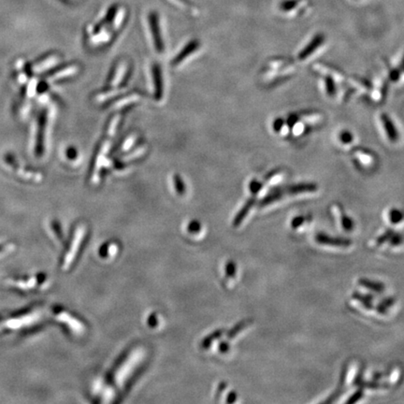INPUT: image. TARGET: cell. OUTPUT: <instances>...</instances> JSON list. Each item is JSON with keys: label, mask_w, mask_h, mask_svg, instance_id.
Listing matches in <instances>:
<instances>
[{"label": "cell", "mask_w": 404, "mask_h": 404, "mask_svg": "<svg viewBox=\"0 0 404 404\" xmlns=\"http://www.w3.org/2000/svg\"><path fill=\"white\" fill-rule=\"evenodd\" d=\"M324 42H325V36L323 34H317V35L314 36V38L312 39V41L300 51V53L299 54V59L303 61L308 57H310L313 54H314V52L316 50L322 46Z\"/></svg>", "instance_id": "6da1fadb"}, {"label": "cell", "mask_w": 404, "mask_h": 404, "mask_svg": "<svg viewBox=\"0 0 404 404\" xmlns=\"http://www.w3.org/2000/svg\"><path fill=\"white\" fill-rule=\"evenodd\" d=\"M316 242L318 244H325V245H332V246H341V247H347L352 244V242L349 239H342V238H335L328 236L327 234L320 233L316 235Z\"/></svg>", "instance_id": "7a4b0ae2"}, {"label": "cell", "mask_w": 404, "mask_h": 404, "mask_svg": "<svg viewBox=\"0 0 404 404\" xmlns=\"http://www.w3.org/2000/svg\"><path fill=\"white\" fill-rule=\"evenodd\" d=\"M149 21L150 26L152 28V33H153V41L155 43V47L158 51L162 52L163 50V42L161 39L160 28H159V22H158V16L156 14H151L149 16Z\"/></svg>", "instance_id": "3957f363"}, {"label": "cell", "mask_w": 404, "mask_h": 404, "mask_svg": "<svg viewBox=\"0 0 404 404\" xmlns=\"http://www.w3.org/2000/svg\"><path fill=\"white\" fill-rule=\"evenodd\" d=\"M380 119H381V123H382V125L383 126V130L386 134L388 139L391 140L392 142H396L397 139H398V133H397L396 126L394 125V123L392 122V120L385 113L381 114Z\"/></svg>", "instance_id": "277c9868"}, {"label": "cell", "mask_w": 404, "mask_h": 404, "mask_svg": "<svg viewBox=\"0 0 404 404\" xmlns=\"http://www.w3.org/2000/svg\"><path fill=\"white\" fill-rule=\"evenodd\" d=\"M317 190V185L311 182H301L293 184L286 188V192L289 195H295L304 194V193H314Z\"/></svg>", "instance_id": "5b68a950"}, {"label": "cell", "mask_w": 404, "mask_h": 404, "mask_svg": "<svg viewBox=\"0 0 404 404\" xmlns=\"http://www.w3.org/2000/svg\"><path fill=\"white\" fill-rule=\"evenodd\" d=\"M126 63L125 62H119L117 65L114 67V70L112 71V76L110 77L109 79V84L111 86H116L118 85L121 82V80L126 76L124 75L126 72Z\"/></svg>", "instance_id": "8992f818"}, {"label": "cell", "mask_w": 404, "mask_h": 404, "mask_svg": "<svg viewBox=\"0 0 404 404\" xmlns=\"http://www.w3.org/2000/svg\"><path fill=\"white\" fill-rule=\"evenodd\" d=\"M314 69H315L317 71H319L321 73H324L326 76L333 78L335 81H339V82L343 81V76H342V74L340 71L333 70V69L329 68L328 66H325L324 64H315L314 66Z\"/></svg>", "instance_id": "52a82bcc"}, {"label": "cell", "mask_w": 404, "mask_h": 404, "mask_svg": "<svg viewBox=\"0 0 404 404\" xmlns=\"http://www.w3.org/2000/svg\"><path fill=\"white\" fill-rule=\"evenodd\" d=\"M122 115L121 114H114L112 119L108 122L106 127V134L108 136H114L116 131L118 130L119 126L122 122Z\"/></svg>", "instance_id": "ba28073f"}, {"label": "cell", "mask_w": 404, "mask_h": 404, "mask_svg": "<svg viewBox=\"0 0 404 404\" xmlns=\"http://www.w3.org/2000/svg\"><path fill=\"white\" fill-rule=\"evenodd\" d=\"M284 193L285 192L283 189L277 188L273 190L272 193H270L262 201L260 202V206H267L273 202L278 201L284 196Z\"/></svg>", "instance_id": "9c48e42d"}, {"label": "cell", "mask_w": 404, "mask_h": 404, "mask_svg": "<svg viewBox=\"0 0 404 404\" xmlns=\"http://www.w3.org/2000/svg\"><path fill=\"white\" fill-rule=\"evenodd\" d=\"M197 47H198V43H197L196 41L189 43L188 45L183 49V51L181 52V54L175 58L173 64L176 65V64L181 63V61H182L184 58H186V56H188L192 52H194V51L197 49Z\"/></svg>", "instance_id": "30bf717a"}, {"label": "cell", "mask_w": 404, "mask_h": 404, "mask_svg": "<svg viewBox=\"0 0 404 404\" xmlns=\"http://www.w3.org/2000/svg\"><path fill=\"white\" fill-rule=\"evenodd\" d=\"M358 282H359V284L361 286H364V287H367L370 290H373L375 292L381 293L384 289L383 284L379 283V282H374V281L368 280V279H360Z\"/></svg>", "instance_id": "8fae6325"}, {"label": "cell", "mask_w": 404, "mask_h": 404, "mask_svg": "<svg viewBox=\"0 0 404 404\" xmlns=\"http://www.w3.org/2000/svg\"><path fill=\"white\" fill-rule=\"evenodd\" d=\"M153 81L155 84V89H156V96L158 98L162 96V76H161L160 69L158 66L153 67Z\"/></svg>", "instance_id": "7c38bea8"}, {"label": "cell", "mask_w": 404, "mask_h": 404, "mask_svg": "<svg viewBox=\"0 0 404 404\" xmlns=\"http://www.w3.org/2000/svg\"><path fill=\"white\" fill-rule=\"evenodd\" d=\"M299 3H300L299 0H283L280 3V10L285 13L290 12L297 7L299 5Z\"/></svg>", "instance_id": "4fadbf2b"}, {"label": "cell", "mask_w": 404, "mask_h": 404, "mask_svg": "<svg viewBox=\"0 0 404 404\" xmlns=\"http://www.w3.org/2000/svg\"><path fill=\"white\" fill-rule=\"evenodd\" d=\"M138 139V136L136 134H129V136H127L126 139H124L123 143L121 144V147H119V151H126L128 150L130 147L133 146V144L136 142V140Z\"/></svg>", "instance_id": "5bb4252c"}, {"label": "cell", "mask_w": 404, "mask_h": 404, "mask_svg": "<svg viewBox=\"0 0 404 404\" xmlns=\"http://www.w3.org/2000/svg\"><path fill=\"white\" fill-rule=\"evenodd\" d=\"M351 84H353L355 88H358L359 90L364 91V92H367L370 89V85L362 79H358V78L351 79Z\"/></svg>", "instance_id": "9a60e30c"}, {"label": "cell", "mask_w": 404, "mask_h": 404, "mask_svg": "<svg viewBox=\"0 0 404 404\" xmlns=\"http://www.w3.org/2000/svg\"><path fill=\"white\" fill-rule=\"evenodd\" d=\"M325 82V88L328 93V96H333L336 93V84H335V80L331 77L327 76L324 80Z\"/></svg>", "instance_id": "2e32d148"}, {"label": "cell", "mask_w": 404, "mask_h": 404, "mask_svg": "<svg viewBox=\"0 0 404 404\" xmlns=\"http://www.w3.org/2000/svg\"><path fill=\"white\" fill-rule=\"evenodd\" d=\"M147 152V146L146 145H142V146H139L136 151H134L133 153H129L128 155H127V157H126V161H132L135 160V159H137V158H139L140 156H142L143 154H145Z\"/></svg>", "instance_id": "e0dca14e"}, {"label": "cell", "mask_w": 404, "mask_h": 404, "mask_svg": "<svg viewBox=\"0 0 404 404\" xmlns=\"http://www.w3.org/2000/svg\"><path fill=\"white\" fill-rule=\"evenodd\" d=\"M355 156L357 157V159L360 161L363 164H370L373 161V157L371 156L370 153L368 152H364V151H357L355 153Z\"/></svg>", "instance_id": "ac0fdd59"}, {"label": "cell", "mask_w": 404, "mask_h": 404, "mask_svg": "<svg viewBox=\"0 0 404 404\" xmlns=\"http://www.w3.org/2000/svg\"><path fill=\"white\" fill-rule=\"evenodd\" d=\"M404 213L397 209H392L389 213V219L393 224L399 223L403 220Z\"/></svg>", "instance_id": "d6986e66"}, {"label": "cell", "mask_w": 404, "mask_h": 404, "mask_svg": "<svg viewBox=\"0 0 404 404\" xmlns=\"http://www.w3.org/2000/svg\"><path fill=\"white\" fill-rule=\"evenodd\" d=\"M340 210V213H341V224H342V228H343L344 230H353V229H354V222H353V220H352L351 218H349L348 216H346L345 214H343L342 210Z\"/></svg>", "instance_id": "ffe728a7"}, {"label": "cell", "mask_w": 404, "mask_h": 404, "mask_svg": "<svg viewBox=\"0 0 404 404\" xmlns=\"http://www.w3.org/2000/svg\"><path fill=\"white\" fill-rule=\"evenodd\" d=\"M301 119L309 124H315L321 121L322 115L318 113H308V114H303L301 116Z\"/></svg>", "instance_id": "44dd1931"}, {"label": "cell", "mask_w": 404, "mask_h": 404, "mask_svg": "<svg viewBox=\"0 0 404 404\" xmlns=\"http://www.w3.org/2000/svg\"><path fill=\"white\" fill-rule=\"evenodd\" d=\"M340 140L343 144H351L354 140V136L352 133L349 132L348 130H342L340 133Z\"/></svg>", "instance_id": "7402d4cb"}, {"label": "cell", "mask_w": 404, "mask_h": 404, "mask_svg": "<svg viewBox=\"0 0 404 404\" xmlns=\"http://www.w3.org/2000/svg\"><path fill=\"white\" fill-rule=\"evenodd\" d=\"M273 129L276 132H281V131H285V133L287 132V126L286 125L285 120L279 118L276 119L273 123Z\"/></svg>", "instance_id": "603a6c76"}, {"label": "cell", "mask_w": 404, "mask_h": 404, "mask_svg": "<svg viewBox=\"0 0 404 404\" xmlns=\"http://www.w3.org/2000/svg\"><path fill=\"white\" fill-rule=\"evenodd\" d=\"M253 204H254V199H251V200H249V201L247 202V204L244 206L243 211H242V212L239 214V216H238L237 223H241V222L243 221L244 216H246V214H248V212H249V210L251 209Z\"/></svg>", "instance_id": "cb8c5ba5"}, {"label": "cell", "mask_w": 404, "mask_h": 404, "mask_svg": "<svg viewBox=\"0 0 404 404\" xmlns=\"http://www.w3.org/2000/svg\"><path fill=\"white\" fill-rule=\"evenodd\" d=\"M304 221H305V217H304V216H297V217H295V218L293 219V221L291 222V227L294 228V229H296V228L301 226Z\"/></svg>", "instance_id": "d4e9b609"}, {"label": "cell", "mask_w": 404, "mask_h": 404, "mask_svg": "<svg viewBox=\"0 0 404 404\" xmlns=\"http://www.w3.org/2000/svg\"><path fill=\"white\" fill-rule=\"evenodd\" d=\"M262 188V183L258 181H253L250 184V189L254 194H257Z\"/></svg>", "instance_id": "484cf974"}, {"label": "cell", "mask_w": 404, "mask_h": 404, "mask_svg": "<svg viewBox=\"0 0 404 404\" xmlns=\"http://www.w3.org/2000/svg\"><path fill=\"white\" fill-rule=\"evenodd\" d=\"M393 234H394V233H393L392 230L386 231L383 235H382L381 237L378 239V244H383L385 241H389V239H390L391 236H392Z\"/></svg>", "instance_id": "4316f807"}, {"label": "cell", "mask_w": 404, "mask_h": 404, "mask_svg": "<svg viewBox=\"0 0 404 404\" xmlns=\"http://www.w3.org/2000/svg\"><path fill=\"white\" fill-rule=\"evenodd\" d=\"M389 241H390L392 245H398V244L402 243V237L400 235H398V234H397V235L393 234L390 239H389Z\"/></svg>", "instance_id": "83f0119b"}, {"label": "cell", "mask_w": 404, "mask_h": 404, "mask_svg": "<svg viewBox=\"0 0 404 404\" xmlns=\"http://www.w3.org/2000/svg\"><path fill=\"white\" fill-rule=\"evenodd\" d=\"M363 393L362 392H359V391H357L356 393H355L354 395H353V397H350L348 400L346 401L347 403H354V402H356L357 400H359L361 397H362Z\"/></svg>", "instance_id": "f1b7e54d"}, {"label": "cell", "mask_w": 404, "mask_h": 404, "mask_svg": "<svg viewBox=\"0 0 404 404\" xmlns=\"http://www.w3.org/2000/svg\"><path fill=\"white\" fill-rule=\"evenodd\" d=\"M399 77H400V71L397 70V69H396V70H392L390 72H389V78H390V80L392 82H397V80L399 79Z\"/></svg>", "instance_id": "f546056e"}, {"label": "cell", "mask_w": 404, "mask_h": 404, "mask_svg": "<svg viewBox=\"0 0 404 404\" xmlns=\"http://www.w3.org/2000/svg\"><path fill=\"white\" fill-rule=\"evenodd\" d=\"M181 178H179V177H176L175 178V184H176V188L178 189V190H180V191H182V187H183V185H182V182L181 181Z\"/></svg>", "instance_id": "4dcf8cb0"}, {"label": "cell", "mask_w": 404, "mask_h": 404, "mask_svg": "<svg viewBox=\"0 0 404 404\" xmlns=\"http://www.w3.org/2000/svg\"><path fill=\"white\" fill-rule=\"evenodd\" d=\"M401 67H402V68H403L404 69V57H403V60H402V64H401Z\"/></svg>", "instance_id": "1f68e13d"}]
</instances>
